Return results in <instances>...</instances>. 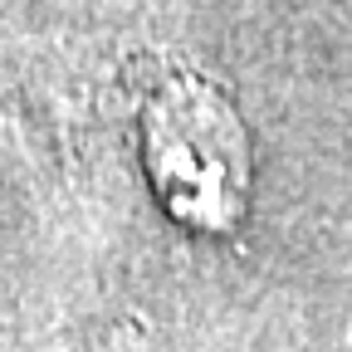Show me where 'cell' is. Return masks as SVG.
<instances>
[{
	"mask_svg": "<svg viewBox=\"0 0 352 352\" xmlns=\"http://www.w3.org/2000/svg\"><path fill=\"white\" fill-rule=\"evenodd\" d=\"M142 176L186 235H230L250 210L254 152L240 108L206 74L162 78L138 118Z\"/></svg>",
	"mask_w": 352,
	"mask_h": 352,
	"instance_id": "1",
	"label": "cell"
}]
</instances>
